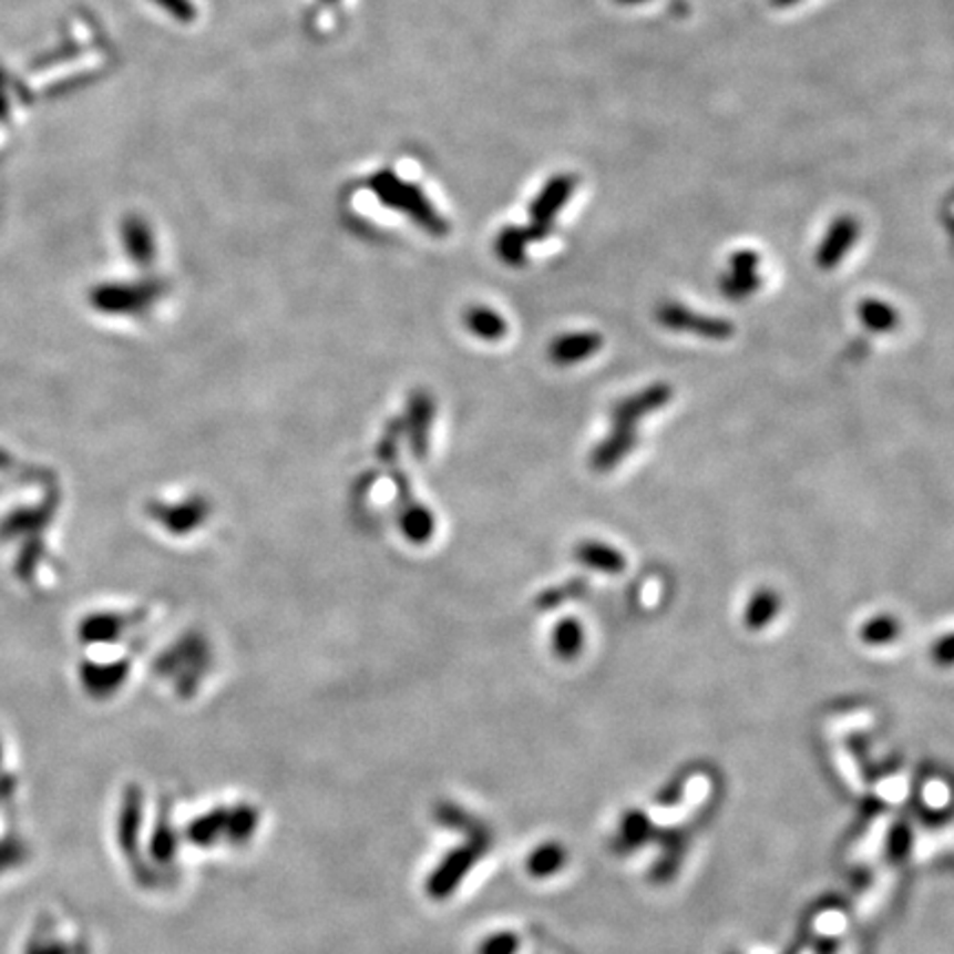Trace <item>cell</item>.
Returning a JSON list of instances; mask_svg holds the SVG:
<instances>
[{"instance_id":"cell-3","label":"cell","mask_w":954,"mask_h":954,"mask_svg":"<svg viewBox=\"0 0 954 954\" xmlns=\"http://www.w3.org/2000/svg\"><path fill=\"white\" fill-rule=\"evenodd\" d=\"M656 320L671 331H691L700 338L709 340H725L734 334V325L725 318L702 317L676 301H663L656 308Z\"/></svg>"},{"instance_id":"cell-5","label":"cell","mask_w":954,"mask_h":954,"mask_svg":"<svg viewBox=\"0 0 954 954\" xmlns=\"http://www.w3.org/2000/svg\"><path fill=\"white\" fill-rule=\"evenodd\" d=\"M669 398H671V389L663 382L652 384L638 393L624 398L613 411V427L635 431V424L640 418L665 407L669 402Z\"/></svg>"},{"instance_id":"cell-6","label":"cell","mask_w":954,"mask_h":954,"mask_svg":"<svg viewBox=\"0 0 954 954\" xmlns=\"http://www.w3.org/2000/svg\"><path fill=\"white\" fill-rule=\"evenodd\" d=\"M604 347V338L595 331H573V334H562L557 336L551 347V360L555 365H577L582 360L593 358L599 349Z\"/></svg>"},{"instance_id":"cell-7","label":"cell","mask_w":954,"mask_h":954,"mask_svg":"<svg viewBox=\"0 0 954 954\" xmlns=\"http://www.w3.org/2000/svg\"><path fill=\"white\" fill-rule=\"evenodd\" d=\"M153 515L171 533H179L182 535V533H188L191 529H197L206 520L208 504L202 497H193V500H188L184 504H173V506L157 504V506H153Z\"/></svg>"},{"instance_id":"cell-23","label":"cell","mask_w":954,"mask_h":954,"mask_svg":"<svg viewBox=\"0 0 954 954\" xmlns=\"http://www.w3.org/2000/svg\"><path fill=\"white\" fill-rule=\"evenodd\" d=\"M517 948L515 935H493L489 942H484L482 954H511Z\"/></svg>"},{"instance_id":"cell-22","label":"cell","mask_w":954,"mask_h":954,"mask_svg":"<svg viewBox=\"0 0 954 954\" xmlns=\"http://www.w3.org/2000/svg\"><path fill=\"white\" fill-rule=\"evenodd\" d=\"M931 658L940 667H953L954 665V633L942 636L931 647Z\"/></svg>"},{"instance_id":"cell-9","label":"cell","mask_w":954,"mask_h":954,"mask_svg":"<svg viewBox=\"0 0 954 954\" xmlns=\"http://www.w3.org/2000/svg\"><path fill=\"white\" fill-rule=\"evenodd\" d=\"M635 431L613 427L611 435L593 451V466L597 471H611V469H615L635 449Z\"/></svg>"},{"instance_id":"cell-11","label":"cell","mask_w":954,"mask_h":954,"mask_svg":"<svg viewBox=\"0 0 954 954\" xmlns=\"http://www.w3.org/2000/svg\"><path fill=\"white\" fill-rule=\"evenodd\" d=\"M780 608H782L780 595L776 591H771V588H760L758 593H753V597L747 604L745 626L749 630H753V633L765 630L778 617Z\"/></svg>"},{"instance_id":"cell-25","label":"cell","mask_w":954,"mask_h":954,"mask_svg":"<svg viewBox=\"0 0 954 954\" xmlns=\"http://www.w3.org/2000/svg\"><path fill=\"white\" fill-rule=\"evenodd\" d=\"M891 851L897 855V858H906L909 855V851H911V844H909V840H911V833H909V829L904 827L902 831L900 829H895L893 831V835H891Z\"/></svg>"},{"instance_id":"cell-1","label":"cell","mask_w":954,"mask_h":954,"mask_svg":"<svg viewBox=\"0 0 954 954\" xmlns=\"http://www.w3.org/2000/svg\"><path fill=\"white\" fill-rule=\"evenodd\" d=\"M369 186H371V191L376 193V197L384 206L396 208L402 215L411 217V222H416L427 233H431L435 237H440V235L447 233V228H449L447 222L438 215V211L433 208V204L424 197V193L418 186H413L409 182H402L391 171L376 173L371 177Z\"/></svg>"},{"instance_id":"cell-24","label":"cell","mask_w":954,"mask_h":954,"mask_svg":"<svg viewBox=\"0 0 954 954\" xmlns=\"http://www.w3.org/2000/svg\"><path fill=\"white\" fill-rule=\"evenodd\" d=\"M157 2H162L179 20H193L195 16V7L188 0H157Z\"/></svg>"},{"instance_id":"cell-21","label":"cell","mask_w":954,"mask_h":954,"mask_svg":"<svg viewBox=\"0 0 954 954\" xmlns=\"http://www.w3.org/2000/svg\"><path fill=\"white\" fill-rule=\"evenodd\" d=\"M758 266H760V257L753 250H738L729 257V273L758 275Z\"/></svg>"},{"instance_id":"cell-18","label":"cell","mask_w":954,"mask_h":954,"mask_svg":"<svg viewBox=\"0 0 954 954\" xmlns=\"http://www.w3.org/2000/svg\"><path fill=\"white\" fill-rule=\"evenodd\" d=\"M582 647H584V628L575 619H566L555 628L553 649L560 658L573 660L579 656Z\"/></svg>"},{"instance_id":"cell-27","label":"cell","mask_w":954,"mask_h":954,"mask_svg":"<svg viewBox=\"0 0 954 954\" xmlns=\"http://www.w3.org/2000/svg\"><path fill=\"white\" fill-rule=\"evenodd\" d=\"M617 2H622V4H640V2H647V0H617Z\"/></svg>"},{"instance_id":"cell-16","label":"cell","mask_w":954,"mask_h":954,"mask_svg":"<svg viewBox=\"0 0 954 954\" xmlns=\"http://www.w3.org/2000/svg\"><path fill=\"white\" fill-rule=\"evenodd\" d=\"M900 633H902V624L893 615H875L860 628V638L866 645L880 647L897 640Z\"/></svg>"},{"instance_id":"cell-2","label":"cell","mask_w":954,"mask_h":954,"mask_svg":"<svg viewBox=\"0 0 954 954\" xmlns=\"http://www.w3.org/2000/svg\"><path fill=\"white\" fill-rule=\"evenodd\" d=\"M575 188H577V177L566 175V173L555 175L544 184V188L540 191V195L531 204V222L533 224L529 228H524L531 242H540L551 233L555 217L571 202Z\"/></svg>"},{"instance_id":"cell-15","label":"cell","mask_w":954,"mask_h":954,"mask_svg":"<svg viewBox=\"0 0 954 954\" xmlns=\"http://www.w3.org/2000/svg\"><path fill=\"white\" fill-rule=\"evenodd\" d=\"M858 317L871 331H891L900 322L895 308L880 299H864L858 308Z\"/></svg>"},{"instance_id":"cell-12","label":"cell","mask_w":954,"mask_h":954,"mask_svg":"<svg viewBox=\"0 0 954 954\" xmlns=\"http://www.w3.org/2000/svg\"><path fill=\"white\" fill-rule=\"evenodd\" d=\"M568 862V851L560 842H544L529 853L526 869L533 878H553Z\"/></svg>"},{"instance_id":"cell-10","label":"cell","mask_w":954,"mask_h":954,"mask_svg":"<svg viewBox=\"0 0 954 954\" xmlns=\"http://www.w3.org/2000/svg\"><path fill=\"white\" fill-rule=\"evenodd\" d=\"M433 400L427 393H416L409 400V413L413 418L416 424H409V435H411V449L418 458H422V453H427V440H429V431H431V422H433Z\"/></svg>"},{"instance_id":"cell-8","label":"cell","mask_w":954,"mask_h":954,"mask_svg":"<svg viewBox=\"0 0 954 954\" xmlns=\"http://www.w3.org/2000/svg\"><path fill=\"white\" fill-rule=\"evenodd\" d=\"M575 557L579 564L588 566L591 571L606 573V575H619L626 568V557L622 551H617L611 544L604 542H582L575 548Z\"/></svg>"},{"instance_id":"cell-20","label":"cell","mask_w":954,"mask_h":954,"mask_svg":"<svg viewBox=\"0 0 954 954\" xmlns=\"http://www.w3.org/2000/svg\"><path fill=\"white\" fill-rule=\"evenodd\" d=\"M126 244H129V253L133 259L146 264L153 259V237L148 233V228L144 226V222H131L126 226Z\"/></svg>"},{"instance_id":"cell-26","label":"cell","mask_w":954,"mask_h":954,"mask_svg":"<svg viewBox=\"0 0 954 954\" xmlns=\"http://www.w3.org/2000/svg\"><path fill=\"white\" fill-rule=\"evenodd\" d=\"M796 2H800V0H771V4H776V7H791Z\"/></svg>"},{"instance_id":"cell-13","label":"cell","mask_w":954,"mask_h":954,"mask_svg":"<svg viewBox=\"0 0 954 954\" xmlns=\"http://www.w3.org/2000/svg\"><path fill=\"white\" fill-rule=\"evenodd\" d=\"M466 327L482 340H500L506 334V320L502 318L500 312L484 308V306H475L466 312Z\"/></svg>"},{"instance_id":"cell-17","label":"cell","mask_w":954,"mask_h":954,"mask_svg":"<svg viewBox=\"0 0 954 954\" xmlns=\"http://www.w3.org/2000/svg\"><path fill=\"white\" fill-rule=\"evenodd\" d=\"M400 524H402V533L416 544L431 540L433 529H435V522H433V515L429 513V509L418 506V504L404 509Z\"/></svg>"},{"instance_id":"cell-19","label":"cell","mask_w":954,"mask_h":954,"mask_svg":"<svg viewBox=\"0 0 954 954\" xmlns=\"http://www.w3.org/2000/svg\"><path fill=\"white\" fill-rule=\"evenodd\" d=\"M762 286V279L758 275H740L729 273L720 279V293L731 301H742L751 297Z\"/></svg>"},{"instance_id":"cell-14","label":"cell","mask_w":954,"mask_h":954,"mask_svg":"<svg viewBox=\"0 0 954 954\" xmlns=\"http://www.w3.org/2000/svg\"><path fill=\"white\" fill-rule=\"evenodd\" d=\"M529 235L524 228H504L495 239L497 257L509 266H522L526 261Z\"/></svg>"},{"instance_id":"cell-28","label":"cell","mask_w":954,"mask_h":954,"mask_svg":"<svg viewBox=\"0 0 954 954\" xmlns=\"http://www.w3.org/2000/svg\"><path fill=\"white\" fill-rule=\"evenodd\" d=\"M329 2H334V0H329Z\"/></svg>"},{"instance_id":"cell-4","label":"cell","mask_w":954,"mask_h":954,"mask_svg":"<svg viewBox=\"0 0 954 954\" xmlns=\"http://www.w3.org/2000/svg\"><path fill=\"white\" fill-rule=\"evenodd\" d=\"M858 237H860L858 219L851 215L838 217L829 226V230H827V235H824V239L815 253V264L822 270H835L840 266V261L851 253Z\"/></svg>"}]
</instances>
